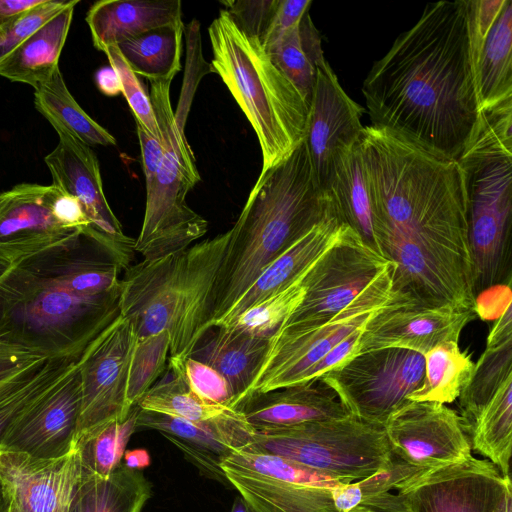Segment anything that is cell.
Here are the masks:
<instances>
[{
    "label": "cell",
    "mask_w": 512,
    "mask_h": 512,
    "mask_svg": "<svg viewBox=\"0 0 512 512\" xmlns=\"http://www.w3.org/2000/svg\"><path fill=\"white\" fill-rule=\"evenodd\" d=\"M75 359H50L25 386L0 402V446L19 417L62 381L76 366Z\"/></svg>",
    "instance_id": "obj_44"
},
{
    "label": "cell",
    "mask_w": 512,
    "mask_h": 512,
    "mask_svg": "<svg viewBox=\"0 0 512 512\" xmlns=\"http://www.w3.org/2000/svg\"><path fill=\"white\" fill-rule=\"evenodd\" d=\"M208 35L211 72L220 76L255 131L263 174L304 140L309 107L262 43L244 34L224 9Z\"/></svg>",
    "instance_id": "obj_6"
},
{
    "label": "cell",
    "mask_w": 512,
    "mask_h": 512,
    "mask_svg": "<svg viewBox=\"0 0 512 512\" xmlns=\"http://www.w3.org/2000/svg\"><path fill=\"white\" fill-rule=\"evenodd\" d=\"M230 230L176 253L126 268L119 312L137 338L170 335V358L190 356L211 328L214 288Z\"/></svg>",
    "instance_id": "obj_4"
},
{
    "label": "cell",
    "mask_w": 512,
    "mask_h": 512,
    "mask_svg": "<svg viewBox=\"0 0 512 512\" xmlns=\"http://www.w3.org/2000/svg\"><path fill=\"white\" fill-rule=\"evenodd\" d=\"M80 478L76 449L54 459L0 451V482L8 512H69Z\"/></svg>",
    "instance_id": "obj_22"
},
{
    "label": "cell",
    "mask_w": 512,
    "mask_h": 512,
    "mask_svg": "<svg viewBox=\"0 0 512 512\" xmlns=\"http://www.w3.org/2000/svg\"><path fill=\"white\" fill-rule=\"evenodd\" d=\"M78 3L79 0H69L64 9L4 58L0 62V76L33 88L48 81L59 68V57Z\"/></svg>",
    "instance_id": "obj_29"
},
{
    "label": "cell",
    "mask_w": 512,
    "mask_h": 512,
    "mask_svg": "<svg viewBox=\"0 0 512 512\" xmlns=\"http://www.w3.org/2000/svg\"><path fill=\"white\" fill-rule=\"evenodd\" d=\"M60 193L54 185L36 183H20L0 192V263H18L82 233L54 215Z\"/></svg>",
    "instance_id": "obj_17"
},
{
    "label": "cell",
    "mask_w": 512,
    "mask_h": 512,
    "mask_svg": "<svg viewBox=\"0 0 512 512\" xmlns=\"http://www.w3.org/2000/svg\"><path fill=\"white\" fill-rule=\"evenodd\" d=\"M360 151L374 234L391 263V296L478 312L460 163L374 125L364 127Z\"/></svg>",
    "instance_id": "obj_1"
},
{
    "label": "cell",
    "mask_w": 512,
    "mask_h": 512,
    "mask_svg": "<svg viewBox=\"0 0 512 512\" xmlns=\"http://www.w3.org/2000/svg\"><path fill=\"white\" fill-rule=\"evenodd\" d=\"M59 141L44 161L53 184L81 204L91 228L88 236L102 245L124 268H128L134 242L122 231L103 191L100 167L93 150L70 134L56 130Z\"/></svg>",
    "instance_id": "obj_16"
},
{
    "label": "cell",
    "mask_w": 512,
    "mask_h": 512,
    "mask_svg": "<svg viewBox=\"0 0 512 512\" xmlns=\"http://www.w3.org/2000/svg\"><path fill=\"white\" fill-rule=\"evenodd\" d=\"M153 429L176 445L208 478L229 485L221 468L224 459L249 446L254 429L241 412L206 422H194L139 409L136 430Z\"/></svg>",
    "instance_id": "obj_24"
},
{
    "label": "cell",
    "mask_w": 512,
    "mask_h": 512,
    "mask_svg": "<svg viewBox=\"0 0 512 512\" xmlns=\"http://www.w3.org/2000/svg\"><path fill=\"white\" fill-rule=\"evenodd\" d=\"M95 81L98 89L106 96L112 97L121 93L118 74L110 65L96 72Z\"/></svg>",
    "instance_id": "obj_53"
},
{
    "label": "cell",
    "mask_w": 512,
    "mask_h": 512,
    "mask_svg": "<svg viewBox=\"0 0 512 512\" xmlns=\"http://www.w3.org/2000/svg\"><path fill=\"white\" fill-rule=\"evenodd\" d=\"M270 336L221 325L210 328L189 357L219 372L229 383L235 409L245 399L268 350Z\"/></svg>",
    "instance_id": "obj_26"
},
{
    "label": "cell",
    "mask_w": 512,
    "mask_h": 512,
    "mask_svg": "<svg viewBox=\"0 0 512 512\" xmlns=\"http://www.w3.org/2000/svg\"><path fill=\"white\" fill-rule=\"evenodd\" d=\"M140 143L146 189L150 188L159 170L164 155L161 142L135 121Z\"/></svg>",
    "instance_id": "obj_51"
},
{
    "label": "cell",
    "mask_w": 512,
    "mask_h": 512,
    "mask_svg": "<svg viewBox=\"0 0 512 512\" xmlns=\"http://www.w3.org/2000/svg\"><path fill=\"white\" fill-rule=\"evenodd\" d=\"M44 0H0V30L14 24Z\"/></svg>",
    "instance_id": "obj_52"
},
{
    "label": "cell",
    "mask_w": 512,
    "mask_h": 512,
    "mask_svg": "<svg viewBox=\"0 0 512 512\" xmlns=\"http://www.w3.org/2000/svg\"><path fill=\"white\" fill-rule=\"evenodd\" d=\"M170 352V335L162 331L137 338L130 357L127 380V403L132 409L155 385L164 372Z\"/></svg>",
    "instance_id": "obj_41"
},
{
    "label": "cell",
    "mask_w": 512,
    "mask_h": 512,
    "mask_svg": "<svg viewBox=\"0 0 512 512\" xmlns=\"http://www.w3.org/2000/svg\"><path fill=\"white\" fill-rule=\"evenodd\" d=\"M334 214L331 199L318 186L304 140L259 174L230 229L214 288L211 328L223 321L272 261Z\"/></svg>",
    "instance_id": "obj_3"
},
{
    "label": "cell",
    "mask_w": 512,
    "mask_h": 512,
    "mask_svg": "<svg viewBox=\"0 0 512 512\" xmlns=\"http://www.w3.org/2000/svg\"><path fill=\"white\" fill-rule=\"evenodd\" d=\"M253 429L277 428L351 415L320 378L248 396L239 406Z\"/></svg>",
    "instance_id": "obj_25"
},
{
    "label": "cell",
    "mask_w": 512,
    "mask_h": 512,
    "mask_svg": "<svg viewBox=\"0 0 512 512\" xmlns=\"http://www.w3.org/2000/svg\"><path fill=\"white\" fill-rule=\"evenodd\" d=\"M511 488H507L499 504L495 508L494 512H512V493Z\"/></svg>",
    "instance_id": "obj_55"
},
{
    "label": "cell",
    "mask_w": 512,
    "mask_h": 512,
    "mask_svg": "<svg viewBox=\"0 0 512 512\" xmlns=\"http://www.w3.org/2000/svg\"><path fill=\"white\" fill-rule=\"evenodd\" d=\"M422 354L401 348L376 349L353 356L320 379L350 414L383 426L420 385Z\"/></svg>",
    "instance_id": "obj_11"
},
{
    "label": "cell",
    "mask_w": 512,
    "mask_h": 512,
    "mask_svg": "<svg viewBox=\"0 0 512 512\" xmlns=\"http://www.w3.org/2000/svg\"><path fill=\"white\" fill-rule=\"evenodd\" d=\"M310 268L286 288L246 309L228 325L271 336L302 302L306 292L305 277Z\"/></svg>",
    "instance_id": "obj_42"
},
{
    "label": "cell",
    "mask_w": 512,
    "mask_h": 512,
    "mask_svg": "<svg viewBox=\"0 0 512 512\" xmlns=\"http://www.w3.org/2000/svg\"><path fill=\"white\" fill-rule=\"evenodd\" d=\"M509 487L510 477L488 459L470 456L413 475L398 493L408 512H494Z\"/></svg>",
    "instance_id": "obj_14"
},
{
    "label": "cell",
    "mask_w": 512,
    "mask_h": 512,
    "mask_svg": "<svg viewBox=\"0 0 512 512\" xmlns=\"http://www.w3.org/2000/svg\"><path fill=\"white\" fill-rule=\"evenodd\" d=\"M250 446L343 483L367 478L392 462L384 427L352 414L288 427L254 429Z\"/></svg>",
    "instance_id": "obj_8"
},
{
    "label": "cell",
    "mask_w": 512,
    "mask_h": 512,
    "mask_svg": "<svg viewBox=\"0 0 512 512\" xmlns=\"http://www.w3.org/2000/svg\"><path fill=\"white\" fill-rule=\"evenodd\" d=\"M81 409L78 365L29 407L13 424L0 451L54 459L75 450Z\"/></svg>",
    "instance_id": "obj_21"
},
{
    "label": "cell",
    "mask_w": 512,
    "mask_h": 512,
    "mask_svg": "<svg viewBox=\"0 0 512 512\" xmlns=\"http://www.w3.org/2000/svg\"><path fill=\"white\" fill-rule=\"evenodd\" d=\"M391 289L390 264L352 303L326 322L310 327H279L270 336L264 361L245 399L254 393L300 384L315 363L387 304Z\"/></svg>",
    "instance_id": "obj_10"
},
{
    "label": "cell",
    "mask_w": 512,
    "mask_h": 512,
    "mask_svg": "<svg viewBox=\"0 0 512 512\" xmlns=\"http://www.w3.org/2000/svg\"><path fill=\"white\" fill-rule=\"evenodd\" d=\"M181 369L189 389L210 403L235 409V399L227 380L215 369L192 357L181 360Z\"/></svg>",
    "instance_id": "obj_46"
},
{
    "label": "cell",
    "mask_w": 512,
    "mask_h": 512,
    "mask_svg": "<svg viewBox=\"0 0 512 512\" xmlns=\"http://www.w3.org/2000/svg\"><path fill=\"white\" fill-rule=\"evenodd\" d=\"M325 193L331 199L339 219L352 229L367 247L380 255L374 234L360 142L336 155Z\"/></svg>",
    "instance_id": "obj_31"
},
{
    "label": "cell",
    "mask_w": 512,
    "mask_h": 512,
    "mask_svg": "<svg viewBox=\"0 0 512 512\" xmlns=\"http://www.w3.org/2000/svg\"><path fill=\"white\" fill-rule=\"evenodd\" d=\"M383 427L392 456L424 471L472 456L461 416L445 404L407 400Z\"/></svg>",
    "instance_id": "obj_15"
},
{
    "label": "cell",
    "mask_w": 512,
    "mask_h": 512,
    "mask_svg": "<svg viewBox=\"0 0 512 512\" xmlns=\"http://www.w3.org/2000/svg\"><path fill=\"white\" fill-rule=\"evenodd\" d=\"M119 291L76 293L54 277L37 255L0 263V313L12 336L50 359L78 360L119 314Z\"/></svg>",
    "instance_id": "obj_5"
},
{
    "label": "cell",
    "mask_w": 512,
    "mask_h": 512,
    "mask_svg": "<svg viewBox=\"0 0 512 512\" xmlns=\"http://www.w3.org/2000/svg\"><path fill=\"white\" fill-rule=\"evenodd\" d=\"M310 0H279L272 24L262 43L264 47L271 45L286 31L297 25L303 15L309 11Z\"/></svg>",
    "instance_id": "obj_50"
},
{
    "label": "cell",
    "mask_w": 512,
    "mask_h": 512,
    "mask_svg": "<svg viewBox=\"0 0 512 512\" xmlns=\"http://www.w3.org/2000/svg\"><path fill=\"white\" fill-rule=\"evenodd\" d=\"M136 340L131 324L119 314L79 357L81 409L75 447L103 426L124 420L133 409L126 395Z\"/></svg>",
    "instance_id": "obj_13"
},
{
    "label": "cell",
    "mask_w": 512,
    "mask_h": 512,
    "mask_svg": "<svg viewBox=\"0 0 512 512\" xmlns=\"http://www.w3.org/2000/svg\"><path fill=\"white\" fill-rule=\"evenodd\" d=\"M363 327L358 328L346 338L335 345L317 363H315L302 377L301 383H308L320 378L324 373L336 368L355 355L356 347Z\"/></svg>",
    "instance_id": "obj_49"
},
{
    "label": "cell",
    "mask_w": 512,
    "mask_h": 512,
    "mask_svg": "<svg viewBox=\"0 0 512 512\" xmlns=\"http://www.w3.org/2000/svg\"><path fill=\"white\" fill-rule=\"evenodd\" d=\"M510 376H512L511 299L491 327L485 349L474 365L469 382L458 397L460 416L466 433L481 408Z\"/></svg>",
    "instance_id": "obj_30"
},
{
    "label": "cell",
    "mask_w": 512,
    "mask_h": 512,
    "mask_svg": "<svg viewBox=\"0 0 512 512\" xmlns=\"http://www.w3.org/2000/svg\"><path fill=\"white\" fill-rule=\"evenodd\" d=\"M172 81H150V100L159 127L164 155L157 175L146 189V203L134 251L152 260L182 251L207 232V221L186 203L200 181L193 151L175 118L170 101Z\"/></svg>",
    "instance_id": "obj_7"
},
{
    "label": "cell",
    "mask_w": 512,
    "mask_h": 512,
    "mask_svg": "<svg viewBox=\"0 0 512 512\" xmlns=\"http://www.w3.org/2000/svg\"><path fill=\"white\" fill-rule=\"evenodd\" d=\"M390 264L347 227L310 268L302 302L280 327L326 322L352 303Z\"/></svg>",
    "instance_id": "obj_12"
},
{
    "label": "cell",
    "mask_w": 512,
    "mask_h": 512,
    "mask_svg": "<svg viewBox=\"0 0 512 512\" xmlns=\"http://www.w3.org/2000/svg\"><path fill=\"white\" fill-rule=\"evenodd\" d=\"M224 10L247 36L263 43L272 24L279 0L222 1Z\"/></svg>",
    "instance_id": "obj_47"
},
{
    "label": "cell",
    "mask_w": 512,
    "mask_h": 512,
    "mask_svg": "<svg viewBox=\"0 0 512 512\" xmlns=\"http://www.w3.org/2000/svg\"><path fill=\"white\" fill-rule=\"evenodd\" d=\"M151 494L143 472L121 464L107 477L81 475L69 512H141Z\"/></svg>",
    "instance_id": "obj_32"
},
{
    "label": "cell",
    "mask_w": 512,
    "mask_h": 512,
    "mask_svg": "<svg viewBox=\"0 0 512 512\" xmlns=\"http://www.w3.org/2000/svg\"><path fill=\"white\" fill-rule=\"evenodd\" d=\"M69 1L44 0L11 26L0 30V62L35 30L58 14Z\"/></svg>",
    "instance_id": "obj_48"
},
{
    "label": "cell",
    "mask_w": 512,
    "mask_h": 512,
    "mask_svg": "<svg viewBox=\"0 0 512 512\" xmlns=\"http://www.w3.org/2000/svg\"><path fill=\"white\" fill-rule=\"evenodd\" d=\"M122 464L130 469L142 471L151 464V457L144 448L126 450L122 458Z\"/></svg>",
    "instance_id": "obj_54"
},
{
    "label": "cell",
    "mask_w": 512,
    "mask_h": 512,
    "mask_svg": "<svg viewBox=\"0 0 512 512\" xmlns=\"http://www.w3.org/2000/svg\"><path fill=\"white\" fill-rule=\"evenodd\" d=\"M180 0H102L86 14L94 47L104 51L146 31L182 24Z\"/></svg>",
    "instance_id": "obj_28"
},
{
    "label": "cell",
    "mask_w": 512,
    "mask_h": 512,
    "mask_svg": "<svg viewBox=\"0 0 512 512\" xmlns=\"http://www.w3.org/2000/svg\"><path fill=\"white\" fill-rule=\"evenodd\" d=\"M348 226L334 214L315 225L272 261L218 325H228L249 307L286 288L304 274Z\"/></svg>",
    "instance_id": "obj_27"
},
{
    "label": "cell",
    "mask_w": 512,
    "mask_h": 512,
    "mask_svg": "<svg viewBox=\"0 0 512 512\" xmlns=\"http://www.w3.org/2000/svg\"><path fill=\"white\" fill-rule=\"evenodd\" d=\"M363 108L340 85L329 63L316 67V80L308 109L304 142L321 190L325 188L336 155L361 140Z\"/></svg>",
    "instance_id": "obj_19"
},
{
    "label": "cell",
    "mask_w": 512,
    "mask_h": 512,
    "mask_svg": "<svg viewBox=\"0 0 512 512\" xmlns=\"http://www.w3.org/2000/svg\"><path fill=\"white\" fill-rule=\"evenodd\" d=\"M140 409L194 422L212 421L239 411L203 400L193 393L183 376L181 360L168 357L167 374L139 401Z\"/></svg>",
    "instance_id": "obj_39"
},
{
    "label": "cell",
    "mask_w": 512,
    "mask_h": 512,
    "mask_svg": "<svg viewBox=\"0 0 512 512\" xmlns=\"http://www.w3.org/2000/svg\"><path fill=\"white\" fill-rule=\"evenodd\" d=\"M34 104L56 130H62L90 146H115L116 139L93 120L69 92L57 68L51 78L37 86Z\"/></svg>",
    "instance_id": "obj_35"
},
{
    "label": "cell",
    "mask_w": 512,
    "mask_h": 512,
    "mask_svg": "<svg viewBox=\"0 0 512 512\" xmlns=\"http://www.w3.org/2000/svg\"><path fill=\"white\" fill-rule=\"evenodd\" d=\"M264 48L309 107L316 80V67L325 60L321 37L309 11L297 25Z\"/></svg>",
    "instance_id": "obj_34"
},
{
    "label": "cell",
    "mask_w": 512,
    "mask_h": 512,
    "mask_svg": "<svg viewBox=\"0 0 512 512\" xmlns=\"http://www.w3.org/2000/svg\"><path fill=\"white\" fill-rule=\"evenodd\" d=\"M480 111L512 98V1L468 0Z\"/></svg>",
    "instance_id": "obj_23"
},
{
    "label": "cell",
    "mask_w": 512,
    "mask_h": 512,
    "mask_svg": "<svg viewBox=\"0 0 512 512\" xmlns=\"http://www.w3.org/2000/svg\"><path fill=\"white\" fill-rule=\"evenodd\" d=\"M457 161L464 173L477 297L495 285L511 284L512 153L465 152Z\"/></svg>",
    "instance_id": "obj_9"
},
{
    "label": "cell",
    "mask_w": 512,
    "mask_h": 512,
    "mask_svg": "<svg viewBox=\"0 0 512 512\" xmlns=\"http://www.w3.org/2000/svg\"><path fill=\"white\" fill-rule=\"evenodd\" d=\"M103 52L106 54L110 66L118 74L121 93L127 100L135 121L139 122L152 136L161 142L160 131L150 97L145 92L136 74L128 66L117 45L108 46Z\"/></svg>",
    "instance_id": "obj_45"
},
{
    "label": "cell",
    "mask_w": 512,
    "mask_h": 512,
    "mask_svg": "<svg viewBox=\"0 0 512 512\" xmlns=\"http://www.w3.org/2000/svg\"><path fill=\"white\" fill-rule=\"evenodd\" d=\"M424 471L392 456L389 467L362 480L330 490L336 512H407L400 485Z\"/></svg>",
    "instance_id": "obj_33"
},
{
    "label": "cell",
    "mask_w": 512,
    "mask_h": 512,
    "mask_svg": "<svg viewBox=\"0 0 512 512\" xmlns=\"http://www.w3.org/2000/svg\"><path fill=\"white\" fill-rule=\"evenodd\" d=\"M139 409L136 405L124 420L103 426L77 444L81 475L107 477L122 464L128 441L136 431Z\"/></svg>",
    "instance_id": "obj_40"
},
{
    "label": "cell",
    "mask_w": 512,
    "mask_h": 512,
    "mask_svg": "<svg viewBox=\"0 0 512 512\" xmlns=\"http://www.w3.org/2000/svg\"><path fill=\"white\" fill-rule=\"evenodd\" d=\"M230 512H252L248 504L239 494L235 497Z\"/></svg>",
    "instance_id": "obj_56"
},
{
    "label": "cell",
    "mask_w": 512,
    "mask_h": 512,
    "mask_svg": "<svg viewBox=\"0 0 512 512\" xmlns=\"http://www.w3.org/2000/svg\"><path fill=\"white\" fill-rule=\"evenodd\" d=\"M183 23L146 31L117 45L130 69L149 81H173L181 70Z\"/></svg>",
    "instance_id": "obj_37"
},
{
    "label": "cell",
    "mask_w": 512,
    "mask_h": 512,
    "mask_svg": "<svg viewBox=\"0 0 512 512\" xmlns=\"http://www.w3.org/2000/svg\"><path fill=\"white\" fill-rule=\"evenodd\" d=\"M424 376L409 401L452 403L469 382L475 363L458 342L441 343L424 355Z\"/></svg>",
    "instance_id": "obj_38"
},
{
    "label": "cell",
    "mask_w": 512,
    "mask_h": 512,
    "mask_svg": "<svg viewBox=\"0 0 512 512\" xmlns=\"http://www.w3.org/2000/svg\"><path fill=\"white\" fill-rule=\"evenodd\" d=\"M0 512H8V501L0 482Z\"/></svg>",
    "instance_id": "obj_57"
},
{
    "label": "cell",
    "mask_w": 512,
    "mask_h": 512,
    "mask_svg": "<svg viewBox=\"0 0 512 512\" xmlns=\"http://www.w3.org/2000/svg\"><path fill=\"white\" fill-rule=\"evenodd\" d=\"M221 468L252 512H336L331 489L290 480L273 455L251 446L233 452Z\"/></svg>",
    "instance_id": "obj_20"
},
{
    "label": "cell",
    "mask_w": 512,
    "mask_h": 512,
    "mask_svg": "<svg viewBox=\"0 0 512 512\" xmlns=\"http://www.w3.org/2000/svg\"><path fill=\"white\" fill-rule=\"evenodd\" d=\"M362 94L372 125L458 160L480 116L468 0L426 5L373 64Z\"/></svg>",
    "instance_id": "obj_2"
},
{
    "label": "cell",
    "mask_w": 512,
    "mask_h": 512,
    "mask_svg": "<svg viewBox=\"0 0 512 512\" xmlns=\"http://www.w3.org/2000/svg\"><path fill=\"white\" fill-rule=\"evenodd\" d=\"M476 311L451 305L427 307L392 297L364 325L355 355L376 349L401 348L424 355L435 346L459 341Z\"/></svg>",
    "instance_id": "obj_18"
},
{
    "label": "cell",
    "mask_w": 512,
    "mask_h": 512,
    "mask_svg": "<svg viewBox=\"0 0 512 512\" xmlns=\"http://www.w3.org/2000/svg\"><path fill=\"white\" fill-rule=\"evenodd\" d=\"M49 360L15 340L0 313V402L30 382Z\"/></svg>",
    "instance_id": "obj_43"
},
{
    "label": "cell",
    "mask_w": 512,
    "mask_h": 512,
    "mask_svg": "<svg viewBox=\"0 0 512 512\" xmlns=\"http://www.w3.org/2000/svg\"><path fill=\"white\" fill-rule=\"evenodd\" d=\"M471 449L485 456L504 477H510L512 449V376L481 408L467 431Z\"/></svg>",
    "instance_id": "obj_36"
}]
</instances>
